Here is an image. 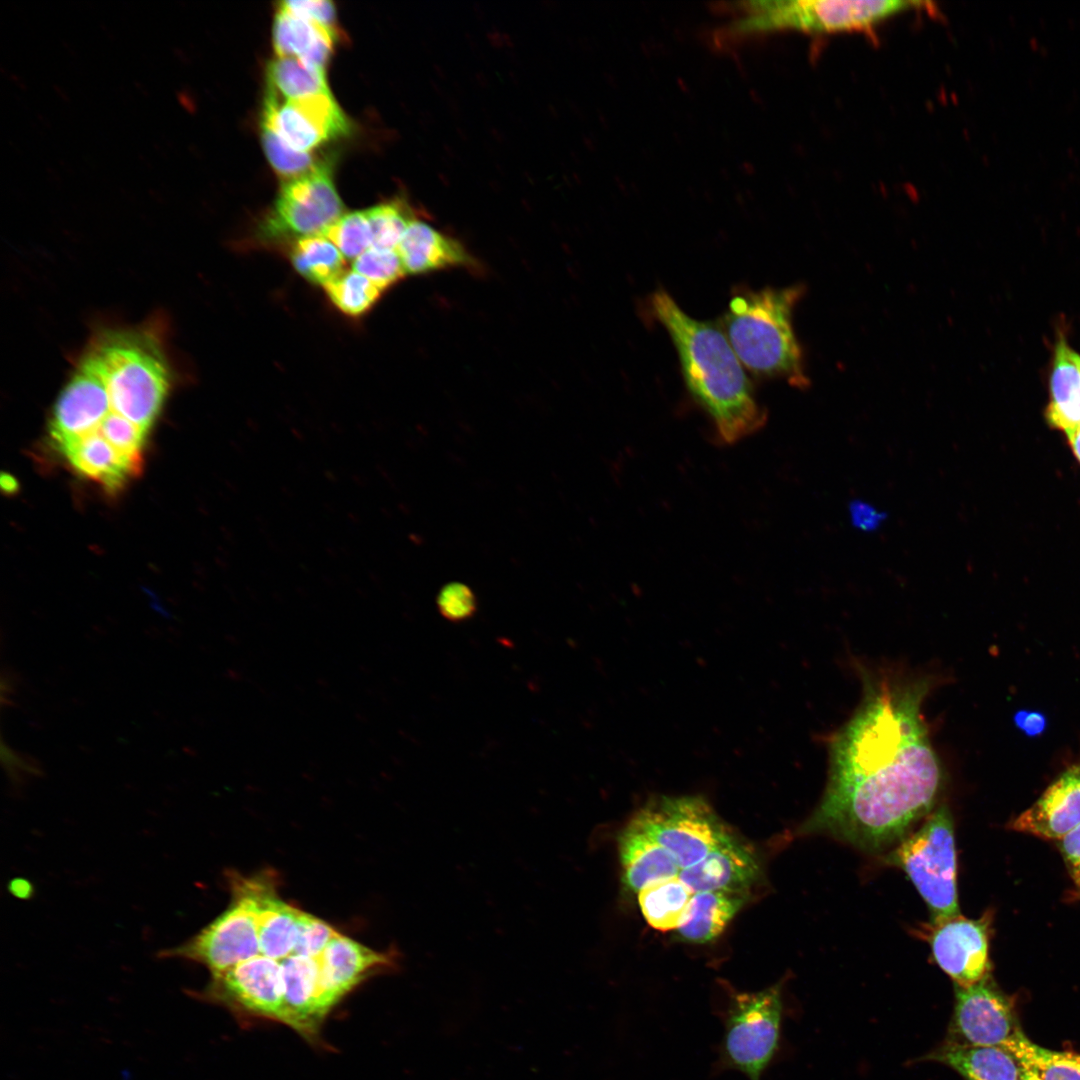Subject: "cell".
<instances>
[{
    "label": "cell",
    "mask_w": 1080,
    "mask_h": 1080,
    "mask_svg": "<svg viewBox=\"0 0 1080 1080\" xmlns=\"http://www.w3.org/2000/svg\"><path fill=\"white\" fill-rule=\"evenodd\" d=\"M1002 1048L1039 1080H1080V1054L1041 1047L1019 1030Z\"/></svg>",
    "instance_id": "26"
},
{
    "label": "cell",
    "mask_w": 1080,
    "mask_h": 1080,
    "mask_svg": "<svg viewBox=\"0 0 1080 1080\" xmlns=\"http://www.w3.org/2000/svg\"><path fill=\"white\" fill-rule=\"evenodd\" d=\"M886 862L902 869L926 902L932 923L959 914L953 820L941 804L901 839Z\"/></svg>",
    "instance_id": "4"
},
{
    "label": "cell",
    "mask_w": 1080,
    "mask_h": 1080,
    "mask_svg": "<svg viewBox=\"0 0 1080 1080\" xmlns=\"http://www.w3.org/2000/svg\"><path fill=\"white\" fill-rule=\"evenodd\" d=\"M338 933L325 921L300 911L297 939L292 954L318 956Z\"/></svg>",
    "instance_id": "35"
},
{
    "label": "cell",
    "mask_w": 1080,
    "mask_h": 1080,
    "mask_svg": "<svg viewBox=\"0 0 1080 1080\" xmlns=\"http://www.w3.org/2000/svg\"><path fill=\"white\" fill-rule=\"evenodd\" d=\"M343 211L331 167L321 162L312 171L284 181L260 233L273 240L324 235Z\"/></svg>",
    "instance_id": "9"
},
{
    "label": "cell",
    "mask_w": 1080,
    "mask_h": 1080,
    "mask_svg": "<svg viewBox=\"0 0 1080 1080\" xmlns=\"http://www.w3.org/2000/svg\"><path fill=\"white\" fill-rule=\"evenodd\" d=\"M1047 424L1066 440L1080 425V354L1060 335L1054 349L1050 374Z\"/></svg>",
    "instance_id": "18"
},
{
    "label": "cell",
    "mask_w": 1080,
    "mask_h": 1080,
    "mask_svg": "<svg viewBox=\"0 0 1080 1080\" xmlns=\"http://www.w3.org/2000/svg\"><path fill=\"white\" fill-rule=\"evenodd\" d=\"M344 258L355 260L372 247L370 224L364 211L343 214L324 234Z\"/></svg>",
    "instance_id": "31"
},
{
    "label": "cell",
    "mask_w": 1080,
    "mask_h": 1080,
    "mask_svg": "<svg viewBox=\"0 0 1080 1080\" xmlns=\"http://www.w3.org/2000/svg\"><path fill=\"white\" fill-rule=\"evenodd\" d=\"M1080 825V764L1063 771L1038 800L1009 827L1043 839L1060 840Z\"/></svg>",
    "instance_id": "14"
},
{
    "label": "cell",
    "mask_w": 1080,
    "mask_h": 1080,
    "mask_svg": "<svg viewBox=\"0 0 1080 1080\" xmlns=\"http://www.w3.org/2000/svg\"><path fill=\"white\" fill-rule=\"evenodd\" d=\"M649 312L670 337L688 392L711 418L725 443L758 431L767 412L723 329L688 315L665 290L648 299Z\"/></svg>",
    "instance_id": "2"
},
{
    "label": "cell",
    "mask_w": 1080,
    "mask_h": 1080,
    "mask_svg": "<svg viewBox=\"0 0 1080 1080\" xmlns=\"http://www.w3.org/2000/svg\"><path fill=\"white\" fill-rule=\"evenodd\" d=\"M262 125L303 152H312L351 130L349 119L330 92L298 99H280L266 92Z\"/></svg>",
    "instance_id": "11"
},
{
    "label": "cell",
    "mask_w": 1080,
    "mask_h": 1080,
    "mask_svg": "<svg viewBox=\"0 0 1080 1080\" xmlns=\"http://www.w3.org/2000/svg\"><path fill=\"white\" fill-rule=\"evenodd\" d=\"M372 234V247L396 250L415 217L402 199L391 200L365 210Z\"/></svg>",
    "instance_id": "29"
},
{
    "label": "cell",
    "mask_w": 1080,
    "mask_h": 1080,
    "mask_svg": "<svg viewBox=\"0 0 1080 1080\" xmlns=\"http://www.w3.org/2000/svg\"><path fill=\"white\" fill-rule=\"evenodd\" d=\"M26 881L17 880L14 882V886L11 888L15 891L16 896H27L30 893V885L26 886Z\"/></svg>",
    "instance_id": "41"
},
{
    "label": "cell",
    "mask_w": 1080,
    "mask_h": 1080,
    "mask_svg": "<svg viewBox=\"0 0 1080 1080\" xmlns=\"http://www.w3.org/2000/svg\"><path fill=\"white\" fill-rule=\"evenodd\" d=\"M261 129L266 157L274 171L284 181L300 177L321 163L311 152H303L291 147L268 127L262 125Z\"/></svg>",
    "instance_id": "30"
},
{
    "label": "cell",
    "mask_w": 1080,
    "mask_h": 1080,
    "mask_svg": "<svg viewBox=\"0 0 1080 1080\" xmlns=\"http://www.w3.org/2000/svg\"><path fill=\"white\" fill-rule=\"evenodd\" d=\"M957 1071L965 1080H1021L1022 1066L998 1046H968L946 1042L927 1056Z\"/></svg>",
    "instance_id": "22"
},
{
    "label": "cell",
    "mask_w": 1080,
    "mask_h": 1080,
    "mask_svg": "<svg viewBox=\"0 0 1080 1080\" xmlns=\"http://www.w3.org/2000/svg\"><path fill=\"white\" fill-rule=\"evenodd\" d=\"M929 7V2L900 0H797L751 2L749 14L737 28L742 32L796 29L832 33L865 31L905 11Z\"/></svg>",
    "instance_id": "5"
},
{
    "label": "cell",
    "mask_w": 1080,
    "mask_h": 1080,
    "mask_svg": "<svg viewBox=\"0 0 1080 1080\" xmlns=\"http://www.w3.org/2000/svg\"><path fill=\"white\" fill-rule=\"evenodd\" d=\"M394 953H381L340 933L327 944L320 956L325 985L336 1002L379 970L396 966Z\"/></svg>",
    "instance_id": "16"
},
{
    "label": "cell",
    "mask_w": 1080,
    "mask_h": 1080,
    "mask_svg": "<svg viewBox=\"0 0 1080 1080\" xmlns=\"http://www.w3.org/2000/svg\"><path fill=\"white\" fill-rule=\"evenodd\" d=\"M201 997L241 1014L282 1023L284 984L281 961L261 954L212 973Z\"/></svg>",
    "instance_id": "10"
},
{
    "label": "cell",
    "mask_w": 1080,
    "mask_h": 1080,
    "mask_svg": "<svg viewBox=\"0 0 1080 1080\" xmlns=\"http://www.w3.org/2000/svg\"><path fill=\"white\" fill-rule=\"evenodd\" d=\"M631 821L668 850L681 869L700 862L728 832L711 806L697 796L653 800Z\"/></svg>",
    "instance_id": "8"
},
{
    "label": "cell",
    "mask_w": 1080,
    "mask_h": 1080,
    "mask_svg": "<svg viewBox=\"0 0 1080 1080\" xmlns=\"http://www.w3.org/2000/svg\"><path fill=\"white\" fill-rule=\"evenodd\" d=\"M1019 1030L1011 1000L989 972L970 986L955 985L948 1043L1003 1047Z\"/></svg>",
    "instance_id": "12"
},
{
    "label": "cell",
    "mask_w": 1080,
    "mask_h": 1080,
    "mask_svg": "<svg viewBox=\"0 0 1080 1080\" xmlns=\"http://www.w3.org/2000/svg\"><path fill=\"white\" fill-rule=\"evenodd\" d=\"M1013 722L1025 736L1037 737L1047 728V717L1040 711L1021 709L1015 712Z\"/></svg>",
    "instance_id": "39"
},
{
    "label": "cell",
    "mask_w": 1080,
    "mask_h": 1080,
    "mask_svg": "<svg viewBox=\"0 0 1080 1080\" xmlns=\"http://www.w3.org/2000/svg\"><path fill=\"white\" fill-rule=\"evenodd\" d=\"M231 902L216 919L161 957L197 962L211 973L224 971L259 954L257 915L242 876L230 873Z\"/></svg>",
    "instance_id": "7"
},
{
    "label": "cell",
    "mask_w": 1080,
    "mask_h": 1080,
    "mask_svg": "<svg viewBox=\"0 0 1080 1080\" xmlns=\"http://www.w3.org/2000/svg\"><path fill=\"white\" fill-rule=\"evenodd\" d=\"M863 683L859 706L829 741L824 793L802 832L876 852L933 811L944 772L922 714L932 680L865 672Z\"/></svg>",
    "instance_id": "1"
},
{
    "label": "cell",
    "mask_w": 1080,
    "mask_h": 1080,
    "mask_svg": "<svg viewBox=\"0 0 1080 1080\" xmlns=\"http://www.w3.org/2000/svg\"><path fill=\"white\" fill-rule=\"evenodd\" d=\"M693 891L679 875L653 881L638 891V902L647 923L654 929H678L685 920Z\"/></svg>",
    "instance_id": "24"
},
{
    "label": "cell",
    "mask_w": 1080,
    "mask_h": 1080,
    "mask_svg": "<svg viewBox=\"0 0 1080 1080\" xmlns=\"http://www.w3.org/2000/svg\"><path fill=\"white\" fill-rule=\"evenodd\" d=\"M848 511L852 525L865 532L877 530L887 518L885 512L861 499L850 501Z\"/></svg>",
    "instance_id": "38"
},
{
    "label": "cell",
    "mask_w": 1080,
    "mask_h": 1080,
    "mask_svg": "<svg viewBox=\"0 0 1080 1080\" xmlns=\"http://www.w3.org/2000/svg\"><path fill=\"white\" fill-rule=\"evenodd\" d=\"M323 288L333 305L350 317L367 313L383 292L363 275L345 270Z\"/></svg>",
    "instance_id": "28"
},
{
    "label": "cell",
    "mask_w": 1080,
    "mask_h": 1080,
    "mask_svg": "<svg viewBox=\"0 0 1080 1080\" xmlns=\"http://www.w3.org/2000/svg\"><path fill=\"white\" fill-rule=\"evenodd\" d=\"M352 267L381 291L395 285L406 275L396 250L371 247L353 261Z\"/></svg>",
    "instance_id": "32"
},
{
    "label": "cell",
    "mask_w": 1080,
    "mask_h": 1080,
    "mask_svg": "<svg viewBox=\"0 0 1080 1080\" xmlns=\"http://www.w3.org/2000/svg\"><path fill=\"white\" fill-rule=\"evenodd\" d=\"M991 922L992 914L986 912L979 919L958 915L931 924L928 940L932 955L955 985L970 986L989 972Z\"/></svg>",
    "instance_id": "13"
},
{
    "label": "cell",
    "mask_w": 1080,
    "mask_h": 1080,
    "mask_svg": "<svg viewBox=\"0 0 1080 1080\" xmlns=\"http://www.w3.org/2000/svg\"><path fill=\"white\" fill-rule=\"evenodd\" d=\"M396 252L405 273L412 275L476 264L458 240L418 219L411 222Z\"/></svg>",
    "instance_id": "17"
},
{
    "label": "cell",
    "mask_w": 1080,
    "mask_h": 1080,
    "mask_svg": "<svg viewBox=\"0 0 1080 1080\" xmlns=\"http://www.w3.org/2000/svg\"><path fill=\"white\" fill-rule=\"evenodd\" d=\"M746 891H703L692 895L682 925L677 929L682 939L707 943L716 939L740 910Z\"/></svg>",
    "instance_id": "23"
},
{
    "label": "cell",
    "mask_w": 1080,
    "mask_h": 1080,
    "mask_svg": "<svg viewBox=\"0 0 1080 1080\" xmlns=\"http://www.w3.org/2000/svg\"><path fill=\"white\" fill-rule=\"evenodd\" d=\"M72 468L110 492L119 491L141 471L97 432L58 447Z\"/></svg>",
    "instance_id": "20"
},
{
    "label": "cell",
    "mask_w": 1080,
    "mask_h": 1080,
    "mask_svg": "<svg viewBox=\"0 0 1080 1080\" xmlns=\"http://www.w3.org/2000/svg\"><path fill=\"white\" fill-rule=\"evenodd\" d=\"M759 865L752 850L727 832L697 864L681 869L680 879L693 891H746L757 879Z\"/></svg>",
    "instance_id": "15"
},
{
    "label": "cell",
    "mask_w": 1080,
    "mask_h": 1080,
    "mask_svg": "<svg viewBox=\"0 0 1080 1080\" xmlns=\"http://www.w3.org/2000/svg\"><path fill=\"white\" fill-rule=\"evenodd\" d=\"M266 84V92L280 99H298L330 92L325 69L297 57L276 56L272 59L266 67Z\"/></svg>",
    "instance_id": "25"
},
{
    "label": "cell",
    "mask_w": 1080,
    "mask_h": 1080,
    "mask_svg": "<svg viewBox=\"0 0 1080 1080\" xmlns=\"http://www.w3.org/2000/svg\"><path fill=\"white\" fill-rule=\"evenodd\" d=\"M336 38L337 31L278 7L272 27L277 57H297L325 69Z\"/></svg>",
    "instance_id": "21"
},
{
    "label": "cell",
    "mask_w": 1080,
    "mask_h": 1080,
    "mask_svg": "<svg viewBox=\"0 0 1080 1080\" xmlns=\"http://www.w3.org/2000/svg\"><path fill=\"white\" fill-rule=\"evenodd\" d=\"M279 7L318 25L337 31L335 5L327 0H286Z\"/></svg>",
    "instance_id": "36"
},
{
    "label": "cell",
    "mask_w": 1080,
    "mask_h": 1080,
    "mask_svg": "<svg viewBox=\"0 0 1080 1080\" xmlns=\"http://www.w3.org/2000/svg\"><path fill=\"white\" fill-rule=\"evenodd\" d=\"M290 261L295 270L313 284L325 286L344 271L345 258L324 235L293 242Z\"/></svg>",
    "instance_id": "27"
},
{
    "label": "cell",
    "mask_w": 1080,
    "mask_h": 1080,
    "mask_svg": "<svg viewBox=\"0 0 1080 1080\" xmlns=\"http://www.w3.org/2000/svg\"><path fill=\"white\" fill-rule=\"evenodd\" d=\"M1067 442L1071 448V451L1080 464V425L1076 431L1067 439Z\"/></svg>",
    "instance_id": "40"
},
{
    "label": "cell",
    "mask_w": 1080,
    "mask_h": 1080,
    "mask_svg": "<svg viewBox=\"0 0 1080 1080\" xmlns=\"http://www.w3.org/2000/svg\"><path fill=\"white\" fill-rule=\"evenodd\" d=\"M618 850L623 882L635 892L653 881L680 873L673 855L633 821L619 835Z\"/></svg>",
    "instance_id": "19"
},
{
    "label": "cell",
    "mask_w": 1080,
    "mask_h": 1080,
    "mask_svg": "<svg viewBox=\"0 0 1080 1080\" xmlns=\"http://www.w3.org/2000/svg\"><path fill=\"white\" fill-rule=\"evenodd\" d=\"M804 290L801 284L736 289L720 325L743 366L759 377L784 379L800 389L809 380L793 313Z\"/></svg>",
    "instance_id": "3"
},
{
    "label": "cell",
    "mask_w": 1080,
    "mask_h": 1080,
    "mask_svg": "<svg viewBox=\"0 0 1080 1080\" xmlns=\"http://www.w3.org/2000/svg\"><path fill=\"white\" fill-rule=\"evenodd\" d=\"M1059 849L1074 885L1073 895L1080 898V825L1059 840Z\"/></svg>",
    "instance_id": "37"
},
{
    "label": "cell",
    "mask_w": 1080,
    "mask_h": 1080,
    "mask_svg": "<svg viewBox=\"0 0 1080 1080\" xmlns=\"http://www.w3.org/2000/svg\"><path fill=\"white\" fill-rule=\"evenodd\" d=\"M438 610L450 622L470 619L477 610V599L472 589L464 583L450 582L437 595Z\"/></svg>",
    "instance_id": "34"
},
{
    "label": "cell",
    "mask_w": 1080,
    "mask_h": 1080,
    "mask_svg": "<svg viewBox=\"0 0 1080 1080\" xmlns=\"http://www.w3.org/2000/svg\"><path fill=\"white\" fill-rule=\"evenodd\" d=\"M1021 1080H1039V1079L1037 1077H1035L1031 1072H1029L1028 1070H1026V1069H1024L1022 1067Z\"/></svg>",
    "instance_id": "42"
},
{
    "label": "cell",
    "mask_w": 1080,
    "mask_h": 1080,
    "mask_svg": "<svg viewBox=\"0 0 1080 1080\" xmlns=\"http://www.w3.org/2000/svg\"><path fill=\"white\" fill-rule=\"evenodd\" d=\"M782 1015L781 984L733 993L722 1016L720 1066L761 1080L778 1049Z\"/></svg>",
    "instance_id": "6"
},
{
    "label": "cell",
    "mask_w": 1080,
    "mask_h": 1080,
    "mask_svg": "<svg viewBox=\"0 0 1080 1080\" xmlns=\"http://www.w3.org/2000/svg\"><path fill=\"white\" fill-rule=\"evenodd\" d=\"M96 432L120 454L142 467V450L148 431L122 416L111 415L104 419Z\"/></svg>",
    "instance_id": "33"
}]
</instances>
